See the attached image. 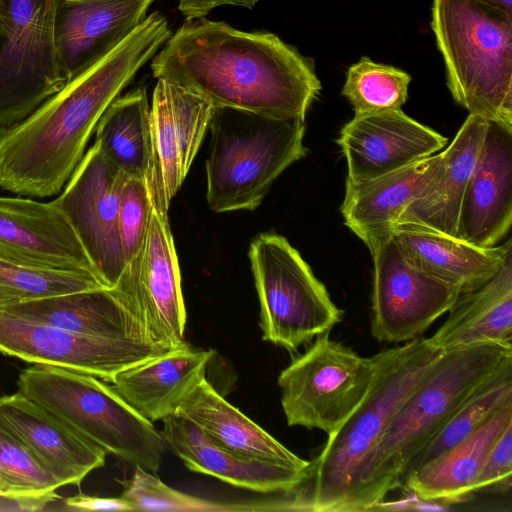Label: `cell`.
Instances as JSON below:
<instances>
[{
	"label": "cell",
	"instance_id": "cell-1",
	"mask_svg": "<svg viewBox=\"0 0 512 512\" xmlns=\"http://www.w3.org/2000/svg\"><path fill=\"white\" fill-rule=\"evenodd\" d=\"M151 71L213 107L273 118L305 120L321 90L313 62L277 35L205 16L185 19L153 56Z\"/></svg>",
	"mask_w": 512,
	"mask_h": 512
},
{
	"label": "cell",
	"instance_id": "cell-2",
	"mask_svg": "<svg viewBox=\"0 0 512 512\" xmlns=\"http://www.w3.org/2000/svg\"><path fill=\"white\" fill-rule=\"evenodd\" d=\"M171 34L166 17L152 12L29 116L0 127V187L36 198L58 194L83 158L102 114Z\"/></svg>",
	"mask_w": 512,
	"mask_h": 512
},
{
	"label": "cell",
	"instance_id": "cell-3",
	"mask_svg": "<svg viewBox=\"0 0 512 512\" xmlns=\"http://www.w3.org/2000/svg\"><path fill=\"white\" fill-rule=\"evenodd\" d=\"M512 347L480 342L447 350L390 420L359 466L344 512L376 509L402 486L412 460L456 410L499 368Z\"/></svg>",
	"mask_w": 512,
	"mask_h": 512
},
{
	"label": "cell",
	"instance_id": "cell-4",
	"mask_svg": "<svg viewBox=\"0 0 512 512\" xmlns=\"http://www.w3.org/2000/svg\"><path fill=\"white\" fill-rule=\"evenodd\" d=\"M444 352L429 338L417 337L374 355V375L365 397L328 435L320 453L309 461L303 481L277 502L278 510L344 512L359 466Z\"/></svg>",
	"mask_w": 512,
	"mask_h": 512
},
{
	"label": "cell",
	"instance_id": "cell-5",
	"mask_svg": "<svg viewBox=\"0 0 512 512\" xmlns=\"http://www.w3.org/2000/svg\"><path fill=\"white\" fill-rule=\"evenodd\" d=\"M431 28L453 99L512 130V13L476 0H433Z\"/></svg>",
	"mask_w": 512,
	"mask_h": 512
},
{
	"label": "cell",
	"instance_id": "cell-6",
	"mask_svg": "<svg viewBox=\"0 0 512 512\" xmlns=\"http://www.w3.org/2000/svg\"><path fill=\"white\" fill-rule=\"evenodd\" d=\"M205 161L206 200L216 213L254 210L272 183L303 158L305 120L215 107Z\"/></svg>",
	"mask_w": 512,
	"mask_h": 512
},
{
	"label": "cell",
	"instance_id": "cell-7",
	"mask_svg": "<svg viewBox=\"0 0 512 512\" xmlns=\"http://www.w3.org/2000/svg\"><path fill=\"white\" fill-rule=\"evenodd\" d=\"M19 392L106 453L157 472L166 443L154 424L105 381L73 370L34 364L17 381Z\"/></svg>",
	"mask_w": 512,
	"mask_h": 512
},
{
	"label": "cell",
	"instance_id": "cell-8",
	"mask_svg": "<svg viewBox=\"0 0 512 512\" xmlns=\"http://www.w3.org/2000/svg\"><path fill=\"white\" fill-rule=\"evenodd\" d=\"M249 259L263 340L295 351L341 321L343 311L286 238L258 235L250 244Z\"/></svg>",
	"mask_w": 512,
	"mask_h": 512
},
{
	"label": "cell",
	"instance_id": "cell-9",
	"mask_svg": "<svg viewBox=\"0 0 512 512\" xmlns=\"http://www.w3.org/2000/svg\"><path fill=\"white\" fill-rule=\"evenodd\" d=\"M59 0H0V127L14 125L68 81L54 38Z\"/></svg>",
	"mask_w": 512,
	"mask_h": 512
},
{
	"label": "cell",
	"instance_id": "cell-10",
	"mask_svg": "<svg viewBox=\"0 0 512 512\" xmlns=\"http://www.w3.org/2000/svg\"><path fill=\"white\" fill-rule=\"evenodd\" d=\"M374 370L373 356L358 355L329 332L317 336L278 376L287 424L330 435L363 400Z\"/></svg>",
	"mask_w": 512,
	"mask_h": 512
},
{
	"label": "cell",
	"instance_id": "cell-11",
	"mask_svg": "<svg viewBox=\"0 0 512 512\" xmlns=\"http://www.w3.org/2000/svg\"><path fill=\"white\" fill-rule=\"evenodd\" d=\"M127 178L94 143L54 200L108 288L117 286L127 268L118 228L119 199Z\"/></svg>",
	"mask_w": 512,
	"mask_h": 512
},
{
	"label": "cell",
	"instance_id": "cell-12",
	"mask_svg": "<svg viewBox=\"0 0 512 512\" xmlns=\"http://www.w3.org/2000/svg\"><path fill=\"white\" fill-rule=\"evenodd\" d=\"M114 288L149 343L174 348L184 342L186 308L168 213L152 207L141 250Z\"/></svg>",
	"mask_w": 512,
	"mask_h": 512
},
{
	"label": "cell",
	"instance_id": "cell-13",
	"mask_svg": "<svg viewBox=\"0 0 512 512\" xmlns=\"http://www.w3.org/2000/svg\"><path fill=\"white\" fill-rule=\"evenodd\" d=\"M171 349L134 340L78 334L0 308L1 353L33 364L92 375L109 383L122 370Z\"/></svg>",
	"mask_w": 512,
	"mask_h": 512
},
{
	"label": "cell",
	"instance_id": "cell-14",
	"mask_svg": "<svg viewBox=\"0 0 512 512\" xmlns=\"http://www.w3.org/2000/svg\"><path fill=\"white\" fill-rule=\"evenodd\" d=\"M373 258L371 334L379 342H408L448 312L459 291L408 263L392 240Z\"/></svg>",
	"mask_w": 512,
	"mask_h": 512
},
{
	"label": "cell",
	"instance_id": "cell-15",
	"mask_svg": "<svg viewBox=\"0 0 512 512\" xmlns=\"http://www.w3.org/2000/svg\"><path fill=\"white\" fill-rule=\"evenodd\" d=\"M214 108L191 91L157 79L150 106L151 156L146 178L156 211L168 213L209 128Z\"/></svg>",
	"mask_w": 512,
	"mask_h": 512
},
{
	"label": "cell",
	"instance_id": "cell-16",
	"mask_svg": "<svg viewBox=\"0 0 512 512\" xmlns=\"http://www.w3.org/2000/svg\"><path fill=\"white\" fill-rule=\"evenodd\" d=\"M0 259L29 267L86 272L100 280L54 201L0 196Z\"/></svg>",
	"mask_w": 512,
	"mask_h": 512
},
{
	"label": "cell",
	"instance_id": "cell-17",
	"mask_svg": "<svg viewBox=\"0 0 512 512\" xmlns=\"http://www.w3.org/2000/svg\"><path fill=\"white\" fill-rule=\"evenodd\" d=\"M447 141L399 109L355 114L341 129L337 143L347 161V180L361 181L434 155Z\"/></svg>",
	"mask_w": 512,
	"mask_h": 512
},
{
	"label": "cell",
	"instance_id": "cell-18",
	"mask_svg": "<svg viewBox=\"0 0 512 512\" xmlns=\"http://www.w3.org/2000/svg\"><path fill=\"white\" fill-rule=\"evenodd\" d=\"M512 224V130L489 122L468 180L455 237L496 246Z\"/></svg>",
	"mask_w": 512,
	"mask_h": 512
},
{
	"label": "cell",
	"instance_id": "cell-19",
	"mask_svg": "<svg viewBox=\"0 0 512 512\" xmlns=\"http://www.w3.org/2000/svg\"><path fill=\"white\" fill-rule=\"evenodd\" d=\"M155 0H59L54 38L71 80L117 47L147 17Z\"/></svg>",
	"mask_w": 512,
	"mask_h": 512
},
{
	"label": "cell",
	"instance_id": "cell-20",
	"mask_svg": "<svg viewBox=\"0 0 512 512\" xmlns=\"http://www.w3.org/2000/svg\"><path fill=\"white\" fill-rule=\"evenodd\" d=\"M0 424L40 459L61 486L80 485L106 452L19 391L0 397Z\"/></svg>",
	"mask_w": 512,
	"mask_h": 512
},
{
	"label": "cell",
	"instance_id": "cell-21",
	"mask_svg": "<svg viewBox=\"0 0 512 512\" xmlns=\"http://www.w3.org/2000/svg\"><path fill=\"white\" fill-rule=\"evenodd\" d=\"M442 152L368 180L346 179L340 207L345 225L371 255L392 237L393 226L436 174Z\"/></svg>",
	"mask_w": 512,
	"mask_h": 512
},
{
	"label": "cell",
	"instance_id": "cell-22",
	"mask_svg": "<svg viewBox=\"0 0 512 512\" xmlns=\"http://www.w3.org/2000/svg\"><path fill=\"white\" fill-rule=\"evenodd\" d=\"M162 421L161 434L166 445L193 472L213 476L242 489L284 495L293 491L306 476L307 471L226 451L180 415L173 414Z\"/></svg>",
	"mask_w": 512,
	"mask_h": 512
},
{
	"label": "cell",
	"instance_id": "cell-23",
	"mask_svg": "<svg viewBox=\"0 0 512 512\" xmlns=\"http://www.w3.org/2000/svg\"><path fill=\"white\" fill-rule=\"evenodd\" d=\"M391 238L408 263L459 293L473 290L490 279L512 252L511 239L502 245L482 248L412 222L395 223Z\"/></svg>",
	"mask_w": 512,
	"mask_h": 512
},
{
	"label": "cell",
	"instance_id": "cell-24",
	"mask_svg": "<svg viewBox=\"0 0 512 512\" xmlns=\"http://www.w3.org/2000/svg\"><path fill=\"white\" fill-rule=\"evenodd\" d=\"M213 350L185 341L168 352L119 372L111 383L141 416L154 423L173 415L203 379Z\"/></svg>",
	"mask_w": 512,
	"mask_h": 512
},
{
	"label": "cell",
	"instance_id": "cell-25",
	"mask_svg": "<svg viewBox=\"0 0 512 512\" xmlns=\"http://www.w3.org/2000/svg\"><path fill=\"white\" fill-rule=\"evenodd\" d=\"M0 308L22 318L78 334L149 343L115 288L102 287L16 300Z\"/></svg>",
	"mask_w": 512,
	"mask_h": 512
},
{
	"label": "cell",
	"instance_id": "cell-26",
	"mask_svg": "<svg viewBox=\"0 0 512 512\" xmlns=\"http://www.w3.org/2000/svg\"><path fill=\"white\" fill-rule=\"evenodd\" d=\"M174 414L195 424L215 445L231 453L307 471L310 462L282 445L203 378Z\"/></svg>",
	"mask_w": 512,
	"mask_h": 512
},
{
	"label": "cell",
	"instance_id": "cell-27",
	"mask_svg": "<svg viewBox=\"0 0 512 512\" xmlns=\"http://www.w3.org/2000/svg\"><path fill=\"white\" fill-rule=\"evenodd\" d=\"M487 126L486 119L469 114L450 145L442 151L436 174L398 222L416 223L455 237L463 195Z\"/></svg>",
	"mask_w": 512,
	"mask_h": 512
},
{
	"label": "cell",
	"instance_id": "cell-28",
	"mask_svg": "<svg viewBox=\"0 0 512 512\" xmlns=\"http://www.w3.org/2000/svg\"><path fill=\"white\" fill-rule=\"evenodd\" d=\"M430 337L444 351L480 342L512 347V252L479 287L460 293Z\"/></svg>",
	"mask_w": 512,
	"mask_h": 512
},
{
	"label": "cell",
	"instance_id": "cell-29",
	"mask_svg": "<svg viewBox=\"0 0 512 512\" xmlns=\"http://www.w3.org/2000/svg\"><path fill=\"white\" fill-rule=\"evenodd\" d=\"M512 426V405L501 409L476 432L417 470L402 486L424 502L459 503L473 495L472 486L491 450Z\"/></svg>",
	"mask_w": 512,
	"mask_h": 512
},
{
	"label": "cell",
	"instance_id": "cell-30",
	"mask_svg": "<svg viewBox=\"0 0 512 512\" xmlns=\"http://www.w3.org/2000/svg\"><path fill=\"white\" fill-rule=\"evenodd\" d=\"M95 143L125 175L146 179L151 156L150 106L146 88L118 96L97 123Z\"/></svg>",
	"mask_w": 512,
	"mask_h": 512
},
{
	"label": "cell",
	"instance_id": "cell-31",
	"mask_svg": "<svg viewBox=\"0 0 512 512\" xmlns=\"http://www.w3.org/2000/svg\"><path fill=\"white\" fill-rule=\"evenodd\" d=\"M509 405H512V360L491 375L456 410L441 430L412 460L405 477L464 441Z\"/></svg>",
	"mask_w": 512,
	"mask_h": 512
},
{
	"label": "cell",
	"instance_id": "cell-32",
	"mask_svg": "<svg viewBox=\"0 0 512 512\" xmlns=\"http://www.w3.org/2000/svg\"><path fill=\"white\" fill-rule=\"evenodd\" d=\"M410 82L407 72L364 56L348 68L342 95L355 114L399 110L408 98Z\"/></svg>",
	"mask_w": 512,
	"mask_h": 512
},
{
	"label": "cell",
	"instance_id": "cell-33",
	"mask_svg": "<svg viewBox=\"0 0 512 512\" xmlns=\"http://www.w3.org/2000/svg\"><path fill=\"white\" fill-rule=\"evenodd\" d=\"M102 287L106 286L86 272L29 267L0 259V289L19 300Z\"/></svg>",
	"mask_w": 512,
	"mask_h": 512
},
{
	"label": "cell",
	"instance_id": "cell-34",
	"mask_svg": "<svg viewBox=\"0 0 512 512\" xmlns=\"http://www.w3.org/2000/svg\"><path fill=\"white\" fill-rule=\"evenodd\" d=\"M60 483L32 450L0 424V493L41 494Z\"/></svg>",
	"mask_w": 512,
	"mask_h": 512
},
{
	"label": "cell",
	"instance_id": "cell-35",
	"mask_svg": "<svg viewBox=\"0 0 512 512\" xmlns=\"http://www.w3.org/2000/svg\"><path fill=\"white\" fill-rule=\"evenodd\" d=\"M124 487L120 497L129 501L135 511H250L251 507L227 505L178 491L140 466H134L132 477L118 480Z\"/></svg>",
	"mask_w": 512,
	"mask_h": 512
},
{
	"label": "cell",
	"instance_id": "cell-36",
	"mask_svg": "<svg viewBox=\"0 0 512 512\" xmlns=\"http://www.w3.org/2000/svg\"><path fill=\"white\" fill-rule=\"evenodd\" d=\"M152 212L146 179L128 177L122 187L118 228L127 266L138 256L143 245Z\"/></svg>",
	"mask_w": 512,
	"mask_h": 512
},
{
	"label": "cell",
	"instance_id": "cell-37",
	"mask_svg": "<svg viewBox=\"0 0 512 512\" xmlns=\"http://www.w3.org/2000/svg\"><path fill=\"white\" fill-rule=\"evenodd\" d=\"M512 474V426L499 438L486 459L473 486L472 493L511 485Z\"/></svg>",
	"mask_w": 512,
	"mask_h": 512
},
{
	"label": "cell",
	"instance_id": "cell-38",
	"mask_svg": "<svg viewBox=\"0 0 512 512\" xmlns=\"http://www.w3.org/2000/svg\"><path fill=\"white\" fill-rule=\"evenodd\" d=\"M70 511H135L134 506L122 497L105 498L78 493L64 499Z\"/></svg>",
	"mask_w": 512,
	"mask_h": 512
},
{
	"label": "cell",
	"instance_id": "cell-39",
	"mask_svg": "<svg viewBox=\"0 0 512 512\" xmlns=\"http://www.w3.org/2000/svg\"><path fill=\"white\" fill-rule=\"evenodd\" d=\"M58 499L60 496L55 491L41 494L0 493V511H41Z\"/></svg>",
	"mask_w": 512,
	"mask_h": 512
},
{
	"label": "cell",
	"instance_id": "cell-40",
	"mask_svg": "<svg viewBox=\"0 0 512 512\" xmlns=\"http://www.w3.org/2000/svg\"><path fill=\"white\" fill-rule=\"evenodd\" d=\"M260 0H178V9L186 17L206 16L214 8L230 5L251 9Z\"/></svg>",
	"mask_w": 512,
	"mask_h": 512
},
{
	"label": "cell",
	"instance_id": "cell-41",
	"mask_svg": "<svg viewBox=\"0 0 512 512\" xmlns=\"http://www.w3.org/2000/svg\"><path fill=\"white\" fill-rule=\"evenodd\" d=\"M512 13V0H476Z\"/></svg>",
	"mask_w": 512,
	"mask_h": 512
},
{
	"label": "cell",
	"instance_id": "cell-42",
	"mask_svg": "<svg viewBox=\"0 0 512 512\" xmlns=\"http://www.w3.org/2000/svg\"><path fill=\"white\" fill-rule=\"evenodd\" d=\"M19 300L14 295L0 289V307L6 304H9L13 301Z\"/></svg>",
	"mask_w": 512,
	"mask_h": 512
}]
</instances>
